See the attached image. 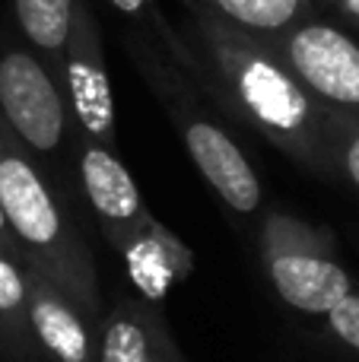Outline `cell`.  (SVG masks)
Masks as SVG:
<instances>
[{
    "label": "cell",
    "instance_id": "6da1fadb",
    "mask_svg": "<svg viewBox=\"0 0 359 362\" xmlns=\"http://www.w3.org/2000/svg\"><path fill=\"white\" fill-rule=\"evenodd\" d=\"M188 10L197 51H175L172 61H182L197 74L229 115L271 140L293 163L331 178L324 140L328 108L293 76L267 42L233 29L204 10Z\"/></svg>",
    "mask_w": 359,
    "mask_h": 362
},
{
    "label": "cell",
    "instance_id": "7a4b0ae2",
    "mask_svg": "<svg viewBox=\"0 0 359 362\" xmlns=\"http://www.w3.org/2000/svg\"><path fill=\"white\" fill-rule=\"evenodd\" d=\"M0 206L25 267L42 274L93 325H99L105 308L93 251L35 159L6 131L0 134Z\"/></svg>",
    "mask_w": 359,
    "mask_h": 362
},
{
    "label": "cell",
    "instance_id": "3957f363",
    "mask_svg": "<svg viewBox=\"0 0 359 362\" xmlns=\"http://www.w3.org/2000/svg\"><path fill=\"white\" fill-rule=\"evenodd\" d=\"M80 181L105 245L121 257L137 296L163 302L194 270V251L146 210L114 150L80 137Z\"/></svg>",
    "mask_w": 359,
    "mask_h": 362
},
{
    "label": "cell",
    "instance_id": "277c9868",
    "mask_svg": "<svg viewBox=\"0 0 359 362\" xmlns=\"http://www.w3.org/2000/svg\"><path fill=\"white\" fill-rule=\"evenodd\" d=\"M127 54H131L134 67L140 70L143 83L150 86V93L165 108L194 169L213 187L216 197L242 216L258 213L264 204V187H261L254 165L248 163L242 146L207 115L197 89L178 70V64L165 54L163 45L146 42L143 35H131Z\"/></svg>",
    "mask_w": 359,
    "mask_h": 362
},
{
    "label": "cell",
    "instance_id": "5b68a950",
    "mask_svg": "<svg viewBox=\"0 0 359 362\" xmlns=\"http://www.w3.org/2000/svg\"><path fill=\"white\" fill-rule=\"evenodd\" d=\"M258 245L271 286L296 312L324 318L353 289L334 255V235L309 219L283 210L264 213Z\"/></svg>",
    "mask_w": 359,
    "mask_h": 362
},
{
    "label": "cell",
    "instance_id": "8992f818",
    "mask_svg": "<svg viewBox=\"0 0 359 362\" xmlns=\"http://www.w3.org/2000/svg\"><path fill=\"white\" fill-rule=\"evenodd\" d=\"M0 121L29 156L51 159L64 150L70 108L57 74L25 42H0Z\"/></svg>",
    "mask_w": 359,
    "mask_h": 362
},
{
    "label": "cell",
    "instance_id": "52a82bcc",
    "mask_svg": "<svg viewBox=\"0 0 359 362\" xmlns=\"http://www.w3.org/2000/svg\"><path fill=\"white\" fill-rule=\"evenodd\" d=\"M64 99L70 108V121L80 137L118 153V127H114V95L105 61L102 23L89 0H76L73 25L57 64Z\"/></svg>",
    "mask_w": 359,
    "mask_h": 362
},
{
    "label": "cell",
    "instance_id": "ba28073f",
    "mask_svg": "<svg viewBox=\"0 0 359 362\" xmlns=\"http://www.w3.org/2000/svg\"><path fill=\"white\" fill-rule=\"evenodd\" d=\"M267 45L324 108L359 121V42L353 35L334 23L305 19Z\"/></svg>",
    "mask_w": 359,
    "mask_h": 362
},
{
    "label": "cell",
    "instance_id": "9c48e42d",
    "mask_svg": "<svg viewBox=\"0 0 359 362\" xmlns=\"http://www.w3.org/2000/svg\"><path fill=\"white\" fill-rule=\"evenodd\" d=\"M95 362H184V356L156 302L121 293L95 325Z\"/></svg>",
    "mask_w": 359,
    "mask_h": 362
},
{
    "label": "cell",
    "instance_id": "30bf717a",
    "mask_svg": "<svg viewBox=\"0 0 359 362\" xmlns=\"http://www.w3.org/2000/svg\"><path fill=\"white\" fill-rule=\"evenodd\" d=\"M29 325L42 362H95V325L42 274L25 267Z\"/></svg>",
    "mask_w": 359,
    "mask_h": 362
},
{
    "label": "cell",
    "instance_id": "8fae6325",
    "mask_svg": "<svg viewBox=\"0 0 359 362\" xmlns=\"http://www.w3.org/2000/svg\"><path fill=\"white\" fill-rule=\"evenodd\" d=\"M184 6L210 13L220 23L248 32L261 42H273L293 25L312 19L315 0H184Z\"/></svg>",
    "mask_w": 359,
    "mask_h": 362
},
{
    "label": "cell",
    "instance_id": "7c38bea8",
    "mask_svg": "<svg viewBox=\"0 0 359 362\" xmlns=\"http://www.w3.org/2000/svg\"><path fill=\"white\" fill-rule=\"evenodd\" d=\"M0 353L13 362H42L29 325L25 264L0 255Z\"/></svg>",
    "mask_w": 359,
    "mask_h": 362
},
{
    "label": "cell",
    "instance_id": "4fadbf2b",
    "mask_svg": "<svg viewBox=\"0 0 359 362\" xmlns=\"http://www.w3.org/2000/svg\"><path fill=\"white\" fill-rule=\"evenodd\" d=\"M76 0H13V16L23 42L57 74L70 25H73Z\"/></svg>",
    "mask_w": 359,
    "mask_h": 362
},
{
    "label": "cell",
    "instance_id": "5bb4252c",
    "mask_svg": "<svg viewBox=\"0 0 359 362\" xmlns=\"http://www.w3.org/2000/svg\"><path fill=\"white\" fill-rule=\"evenodd\" d=\"M324 140H328L331 178H347L359 191V121L328 108L324 118Z\"/></svg>",
    "mask_w": 359,
    "mask_h": 362
},
{
    "label": "cell",
    "instance_id": "9a60e30c",
    "mask_svg": "<svg viewBox=\"0 0 359 362\" xmlns=\"http://www.w3.org/2000/svg\"><path fill=\"white\" fill-rule=\"evenodd\" d=\"M324 325L334 334V340L347 350H353L359 356V289L353 286L328 315H324Z\"/></svg>",
    "mask_w": 359,
    "mask_h": 362
},
{
    "label": "cell",
    "instance_id": "2e32d148",
    "mask_svg": "<svg viewBox=\"0 0 359 362\" xmlns=\"http://www.w3.org/2000/svg\"><path fill=\"white\" fill-rule=\"evenodd\" d=\"M102 4L114 6L118 13H124V16H146V13H156V4L153 0H102Z\"/></svg>",
    "mask_w": 359,
    "mask_h": 362
},
{
    "label": "cell",
    "instance_id": "e0dca14e",
    "mask_svg": "<svg viewBox=\"0 0 359 362\" xmlns=\"http://www.w3.org/2000/svg\"><path fill=\"white\" fill-rule=\"evenodd\" d=\"M0 255H6V257H13V261L23 264L19 248H16V238H13V229H10V223H6L4 206H0Z\"/></svg>",
    "mask_w": 359,
    "mask_h": 362
},
{
    "label": "cell",
    "instance_id": "ac0fdd59",
    "mask_svg": "<svg viewBox=\"0 0 359 362\" xmlns=\"http://www.w3.org/2000/svg\"><path fill=\"white\" fill-rule=\"evenodd\" d=\"M334 4L341 6L343 16H350V19H356L359 23V0H334Z\"/></svg>",
    "mask_w": 359,
    "mask_h": 362
},
{
    "label": "cell",
    "instance_id": "d6986e66",
    "mask_svg": "<svg viewBox=\"0 0 359 362\" xmlns=\"http://www.w3.org/2000/svg\"><path fill=\"white\" fill-rule=\"evenodd\" d=\"M322 4H334V0H322Z\"/></svg>",
    "mask_w": 359,
    "mask_h": 362
},
{
    "label": "cell",
    "instance_id": "ffe728a7",
    "mask_svg": "<svg viewBox=\"0 0 359 362\" xmlns=\"http://www.w3.org/2000/svg\"><path fill=\"white\" fill-rule=\"evenodd\" d=\"M0 134H4V131H0Z\"/></svg>",
    "mask_w": 359,
    "mask_h": 362
}]
</instances>
